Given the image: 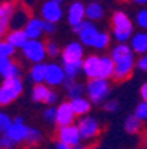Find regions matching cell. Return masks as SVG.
I'll return each instance as SVG.
<instances>
[{
	"label": "cell",
	"mask_w": 147,
	"mask_h": 149,
	"mask_svg": "<svg viewBox=\"0 0 147 149\" xmlns=\"http://www.w3.org/2000/svg\"><path fill=\"white\" fill-rule=\"evenodd\" d=\"M63 71L68 80H77L79 72H82V61L79 62H72V63H63Z\"/></svg>",
	"instance_id": "28"
},
{
	"label": "cell",
	"mask_w": 147,
	"mask_h": 149,
	"mask_svg": "<svg viewBox=\"0 0 147 149\" xmlns=\"http://www.w3.org/2000/svg\"><path fill=\"white\" fill-rule=\"evenodd\" d=\"M52 89L47 87V84H35L32 87V92H31V97L34 102H40V103H47V99H49V95H50Z\"/></svg>",
	"instance_id": "27"
},
{
	"label": "cell",
	"mask_w": 147,
	"mask_h": 149,
	"mask_svg": "<svg viewBox=\"0 0 147 149\" xmlns=\"http://www.w3.org/2000/svg\"><path fill=\"white\" fill-rule=\"evenodd\" d=\"M109 93H110L109 80L94 78V80H88L86 84V95H87V99L91 102V105L104 103L108 100Z\"/></svg>",
	"instance_id": "3"
},
{
	"label": "cell",
	"mask_w": 147,
	"mask_h": 149,
	"mask_svg": "<svg viewBox=\"0 0 147 149\" xmlns=\"http://www.w3.org/2000/svg\"><path fill=\"white\" fill-rule=\"evenodd\" d=\"M144 140H146V145H147V133H146V136H144Z\"/></svg>",
	"instance_id": "49"
},
{
	"label": "cell",
	"mask_w": 147,
	"mask_h": 149,
	"mask_svg": "<svg viewBox=\"0 0 147 149\" xmlns=\"http://www.w3.org/2000/svg\"><path fill=\"white\" fill-rule=\"evenodd\" d=\"M28 132H30V127L24 123V124H12L10 125V129L5 133V136L9 139V140H12L15 145H18V143H22V142H25L27 140V136H28Z\"/></svg>",
	"instance_id": "18"
},
{
	"label": "cell",
	"mask_w": 147,
	"mask_h": 149,
	"mask_svg": "<svg viewBox=\"0 0 147 149\" xmlns=\"http://www.w3.org/2000/svg\"><path fill=\"white\" fill-rule=\"evenodd\" d=\"M74 2H81V0H74Z\"/></svg>",
	"instance_id": "52"
},
{
	"label": "cell",
	"mask_w": 147,
	"mask_h": 149,
	"mask_svg": "<svg viewBox=\"0 0 147 149\" xmlns=\"http://www.w3.org/2000/svg\"><path fill=\"white\" fill-rule=\"evenodd\" d=\"M57 100V93L55 92V90H52L50 92V95H49V99H47V105L49 106H53V103Z\"/></svg>",
	"instance_id": "42"
},
{
	"label": "cell",
	"mask_w": 147,
	"mask_h": 149,
	"mask_svg": "<svg viewBox=\"0 0 147 149\" xmlns=\"http://www.w3.org/2000/svg\"><path fill=\"white\" fill-rule=\"evenodd\" d=\"M104 15V9L103 6L99 3V2H91L86 5V18L90 21V22H93V21H99L101 19Z\"/></svg>",
	"instance_id": "26"
},
{
	"label": "cell",
	"mask_w": 147,
	"mask_h": 149,
	"mask_svg": "<svg viewBox=\"0 0 147 149\" xmlns=\"http://www.w3.org/2000/svg\"><path fill=\"white\" fill-rule=\"evenodd\" d=\"M110 58L115 62V81H125L133 75L134 68L137 67V61L131 46L127 43H118L110 50Z\"/></svg>",
	"instance_id": "1"
},
{
	"label": "cell",
	"mask_w": 147,
	"mask_h": 149,
	"mask_svg": "<svg viewBox=\"0 0 147 149\" xmlns=\"http://www.w3.org/2000/svg\"><path fill=\"white\" fill-rule=\"evenodd\" d=\"M112 34L113 38L118 41V43H127L128 40H131L133 37V22L130 16L122 12V10H116L112 15Z\"/></svg>",
	"instance_id": "2"
},
{
	"label": "cell",
	"mask_w": 147,
	"mask_h": 149,
	"mask_svg": "<svg viewBox=\"0 0 147 149\" xmlns=\"http://www.w3.org/2000/svg\"><path fill=\"white\" fill-rule=\"evenodd\" d=\"M16 2L5 0L0 3V40L5 38L6 34L10 31V18L15 10Z\"/></svg>",
	"instance_id": "7"
},
{
	"label": "cell",
	"mask_w": 147,
	"mask_h": 149,
	"mask_svg": "<svg viewBox=\"0 0 147 149\" xmlns=\"http://www.w3.org/2000/svg\"><path fill=\"white\" fill-rule=\"evenodd\" d=\"M93 2H100V0H93Z\"/></svg>",
	"instance_id": "51"
},
{
	"label": "cell",
	"mask_w": 147,
	"mask_h": 149,
	"mask_svg": "<svg viewBox=\"0 0 147 149\" xmlns=\"http://www.w3.org/2000/svg\"><path fill=\"white\" fill-rule=\"evenodd\" d=\"M84 18H86V6H84V3L82 2H72L66 10L68 24L72 28H77L84 22Z\"/></svg>",
	"instance_id": "12"
},
{
	"label": "cell",
	"mask_w": 147,
	"mask_h": 149,
	"mask_svg": "<svg viewBox=\"0 0 147 149\" xmlns=\"http://www.w3.org/2000/svg\"><path fill=\"white\" fill-rule=\"evenodd\" d=\"M140 95H141V97H143V102H147V81L141 86V89H140Z\"/></svg>",
	"instance_id": "43"
},
{
	"label": "cell",
	"mask_w": 147,
	"mask_h": 149,
	"mask_svg": "<svg viewBox=\"0 0 147 149\" xmlns=\"http://www.w3.org/2000/svg\"><path fill=\"white\" fill-rule=\"evenodd\" d=\"M131 49L134 53L146 55L147 53V31H137L131 37Z\"/></svg>",
	"instance_id": "22"
},
{
	"label": "cell",
	"mask_w": 147,
	"mask_h": 149,
	"mask_svg": "<svg viewBox=\"0 0 147 149\" xmlns=\"http://www.w3.org/2000/svg\"><path fill=\"white\" fill-rule=\"evenodd\" d=\"M69 103H71V108L77 117H86V115H88V112L91 109V102L87 97H77V99L69 100Z\"/></svg>",
	"instance_id": "24"
},
{
	"label": "cell",
	"mask_w": 147,
	"mask_h": 149,
	"mask_svg": "<svg viewBox=\"0 0 147 149\" xmlns=\"http://www.w3.org/2000/svg\"><path fill=\"white\" fill-rule=\"evenodd\" d=\"M13 123L15 124H24V118L22 117H15L13 118Z\"/></svg>",
	"instance_id": "45"
},
{
	"label": "cell",
	"mask_w": 147,
	"mask_h": 149,
	"mask_svg": "<svg viewBox=\"0 0 147 149\" xmlns=\"http://www.w3.org/2000/svg\"><path fill=\"white\" fill-rule=\"evenodd\" d=\"M119 2H128V0H119Z\"/></svg>",
	"instance_id": "50"
},
{
	"label": "cell",
	"mask_w": 147,
	"mask_h": 149,
	"mask_svg": "<svg viewBox=\"0 0 147 149\" xmlns=\"http://www.w3.org/2000/svg\"><path fill=\"white\" fill-rule=\"evenodd\" d=\"M40 13H41V19L43 21H46V22H53V24H57L59 21L63 18L62 5L55 3L53 0H46V2L41 5Z\"/></svg>",
	"instance_id": "10"
},
{
	"label": "cell",
	"mask_w": 147,
	"mask_h": 149,
	"mask_svg": "<svg viewBox=\"0 0 147 149\" xmlns=\"http://www.w3.org/2000/svg\"><path fill=\"white\" fill-rule=\"evenodd\" d=\"M15 143L12 140H9L5 134L0 136V149H13Z\"/></svg>",
	"instance_id": "39"
},
{
	"label": "cell",
	"mask_w": 147,
	"mask_h": 149,
	"mask_svg": "<svg viewBox=\"0 0 147 149\" xmlns=\"http://www.w3.org/2000/svg\"><path fill=\"white\" fill-rule=\"evenodd\" d=\"M110 43V36L106 33V31H100L94 40V45L93 47L97 49V50H103V49H106Z\"/></svg>",
	"instance_id": "30"
},
{
	"label": "cell",
	"mask_w": 147,
	"mask_h": 149,
	"mask_svg": "<svg viewBox=\"0 0 147 149\" xmlns=\"http://www.w3.org/2000/svg\"><path fill=\"white\" fill-rule=\"evenodd\" d=\"M72 30L78 34L79 43L84 45V46H90V47H93L94 40H96L97 34L100 33V31L97 30V27H96L93 22H90V21H84L79 27L72 28Z\"/></svg>",
	"instance_id": "8"
},
{
	"label": "cell",
	"mask_w": 147,
	"mask_h": 149,
	"mask_svg": "<svg viewBox=\"0 0 147 149\" xmlns=\"http://www.w3.org/2000/svg\"><path fill=\"white\" fill-rule=\"evenodd\" d=\"M141 149H144V148H141Z\"/></svg>",
	"instance_id": "53"
},
{
	"label": "cell",
	"mask_w": 147,
	"mask_h": 149,
	"mask_svg": "<svg viewBox=\"0 0 147 149\" xmlns=\"http://www.w3.org/2000/svg\"><path fill=\"white\" fill-rule=\"evenodd\" d=\"M75 114L71 108V103L69 102H60L59 106H56V123L57 127H62V125H69V124H74L75 121Z\"/></svg>",
	"instance_id": "15"
},
{
	"label": "cell",
	"mask_w": 147,
	"mask_h": 149,
	"mask_svg": "<svg viewBox=\"0 0 147 149\" xmlns=\"http://www.w3.org/2000/svg\"><path fill=\"white\" fill-rule=\"evenodd\" d=\"M124 129H125V132L130 133V134H135L141 129V121L134 114L133 115H127V117H125V121H124Z\"/></svg>",
	"instance_id": "29"
},
{
	"label": "cell",
	"mask_w": 147,
	"mask_h": 149,
	"mask_svg": "<svg viewBox=\"0 0 147 149\" xmlns=\"http://www.w3.org/2000/svg\"><path fill=\"white\" fill-rule=\"evenodd\" d=\"M115 74V62L112 61L110 55L100 56V67H99V78L109 80L113 78Z\"/></svg>",
	"instance_id": "21"
},
{
	"label": "cell",
	"mask_w": 147,
	"mask_h": 149,
	"mask_svg": "<svg viewBox=\"0 0 147 149\" xmlns=\"http://www.w3.org/2000/svg\"><path fill=\"white\" fill-rule=\"evenodd\" d=\"M15 52H16V49L10 43H8L6 40H0V56L12 58L15 55Z\"/></svg>",
	"instance_id": "34"
},
{
	"label": "cell",
	"mask_w": 147,
	"mask_h": 149,
	"mask_svg": "<svg viewBox=\"0 0 147 149\" xmlns=\"http://www.w3.org/2000/svg\"><path fill=\"white\" fill-rule=\"evenodd\" d=\"M135 22L141 28V31H147V8H143L135 15Z\"/></svg>",
	"instance_id": "33"
},
{
	"label": "cell",
	"mask_w": 147,
	"mask_h": 149,
	"mask_svg": "<svg viewBox=\"0 0 147 149\" xmlns=\"http://www.w3.org/2000/svg\"><path fill=\"white\" fill-rule=\"evenodd\" d=\"M72 149H86L84 145H77V146H72Z\"/></svg>",
	"instance_id": "47"
},
{
	"label": "cell",
	"mask_w": 147,
	"mask_h": 149,
	"mask_svg": "<svg viewBox=\"0 0 147 149\" xmlns=\"http://www.w3.org/2000/svg\"><path fill=\"white\" fill-rule=\"evenodd\" d=\"M99 67H100V56L88 55L82 61V74L88 80L99 78Z\"/></svg>",
	"instance_id": "17"
},
{
	"label": "cell",
	"mask_w": 147,
	"mask_h": 149,
	"mask_svg": "<svg viewBox=\"0 0 147 149\" xmlns=\"http://www.w3.org/2000/svg\"><path fill=\"white\" fill-rule=\"evenodd\" d=\"M134 115H135L140 121H147V102H143V100H141V102L135 106Z\"/></svg>",
	"instance_id": "35"
},
{
	"label": "cell",
	"mask_w": 147,
	"mask_h": 149,
	"mask_svg": "<svg viewBox=\"0 0 147 149\" xmlns=\"http://www.w3.org/2000/svg\"><path fill=\"white\" fill-rule=\"evenodd\" d=\"M44 33L46 34H55L56 33V30H57V27H56V24H53V22H46L44 21Z\"/></svg>",
	"instance_id": "41"
},
{
	"label": "cell",
	"mask_w": 147,
	"mask_h": 149,
	"mask_svg": "<svg viewBox=\"0 0 147 149\" xmlns=\"http://www.w3.org/2000/svg\"><path fill=\"white\" fill-rule=\"evenodd\" d=\"M24 90L21 78H5L0 86V106H8L15 102Z\"/></svg>",
	"instance_id": "4"
},
{
	"label": "cell",
	"mask_w": 147,
	"mask_h": 149,
	"mask_svg": "<svg viewBox=\"0 0 147 149\" xmlns=\"http://www.w3.org/2000/svg\"><path fill=\"white\" fill-rule=\"evenodd\" d=\"M57 140L59 142H63L69 146H77V145H81V134H79V130L77 124H69V125H62V127H57Z\"/></svg>",
	"instance_id": "9"
},
{
	"label": "cell",
	"mask_w": 147,
	"mask_h": 149,
	"mask_svg": "<svg viewBox=\"0 0 147 149\" xmlns=\"http://www.w3.org/2000/svg\"><path fill=\"white\" fill-rule=\"evenodd\" d=\"M43 118L47 123H56V108H55V106H49L47 109H44Z\"/></svg>",
	"instance_id": "38"
},
{
	"label": "cell",
	"mask_w": 147,
	"mask_h": 149,
	"mask_svg": "<svg viewBox=\"0 0 147 149\" xmlns=\"http://www.w3.org/2000/svg\"><path fill=\"white\" fill-rule=\"evenodd\" d=\"M63 87L66 90V95L68 97L72 99H77V97H82L84 92H86V86H84L82 83H79L78 80H65L63 83Z\"/></svg>",
	"instance_id": "23"
},
{
	"label": "cell",
	"mask_w": 147,
	"mask_h": 149,
	"mask_svg": "<svg viewBox=\"0 0 147 149\" xmlns=\"http://www.w3.org/2000/svg\"><path fill=\"white\" fill-rule=\"evenodd\" d=\"M62 61L63 63H72L84 61V46L79 41H71L62 50Z\"/></svg>",
	"instance_id": "13"
},
{
	"label": "cell",
	"mask_w": 147,
	"mask_h": 149,
	"mask_svg": "<svg viewBox=\"0 0 147 149\" xmlns=\"http://www.w3.org/2000/svg\"><path fill=\"white\" fill-rule=\"evenodd\" d=\"M12 124H13V120L6 112H0V136L5 134L10 129Z\"/></svg>",
	"instance_id": "32"
},
{
	"label": "cell",
	"mask_w": 147,
	"mask_h": 149,
	"mask_svg": "<svg viewBox=\"0 0 147 149\" xmlns=\"http://www.w3.org/2000/svg\"><path fill=\"white\" fill-rule=\"evenodd\" d=\"M0 75L5 78H21V67L10 58L0 56Z\"/></svg>",
	"instance_id": "16"
},
{
	"label": "cell",
	"mask_w": 147,
	"mask_h": 149,
	"mask_svg": "<svg viewBox=\"0 0 147 149\" xmlns=\"http://www.w3.org/2000/svg\"><path fill=\"white\" fill-rule=\"evenodd\" d=\"M31 19L30 9L25 6V3H18L15 6V10L10 18V30H24L27 22Z\"/></svg>",
	"instance_id": "11"
},
{
	"label": "cell",
	"mask_w": 147,
	"mask_h": 149,
	"mask_svg": "<svg viewBox=\"0 0 147 149\" xmlns=\"http://www.w3.org/2000/svg\"><path fill=\"white\" fill-rule=\"evenodd\" d=\"M103 109L108 111V112H115V111L119 109V102L116 99H108L103 103Z\"/></svg>",
	"instance_id": "37"
},
{
	"label": "cell",
	"mask_w": 147,
	"mask_h": 149,
	"mask_svg": "<svg viewBox=\"0 0 147 149\" xmlns=\"http://www.w3.org/2000/svg\"><path fill=\"white\" fill-rule=\"evenodd\" d=\"M135 5H140V6H146L147 5V0H133Z\"/></svg>",
	"instance_id": "46"
},
{
	"label": "cell",
	"mask_w": 147,
	"mask_h": 149,
	"mask_svg": "<svg viewBox=\"0 0 147 149\" xmlns=\"http://www.w3.org/2000/svg\"><path fill=\"white\" fill-rule=\"evenodd\" d=\"M46 72H47V63H34L30 70V80L34 84H43L46 81Z\"/></svg>",
	"instance_id": "25"
},
{
	"label": "cell",
	"mask_w": 147,
	"mask_h": 149,
	"mask_svg": "<svg viewBox=\"0 0 147 149\" xmlns=\"http://www.w3.org/2000/svg\"><path fill=\"white\" fill-rule=\"evenodd\" d=\"M55 149H72V146H69V145H66V143H63V142L56 140V143H55Z\"/></svg>",
	"instance_id": "44"
},
{
	"label": "cell",
	"mask_w": 147,
	"mask_h": 149,
	"mask_svg": "<svg viewBox=\"0 0 147 149\" xmlns=\"http://www.w3.org/2000/svg\"><path fill=\"white\" fill-rule=\"evenodd\" d=\"M5 40L8 41V43H10L15 49H21V50H22L25 47V45L28 43L30 38L27 37V34H25L24 30H10L6 34Z\"/></svg>",
	"instance_id": "20"
},
{
	"label": "cell",
	"mask_w": 147,
	"mask_h": 149,
	"mask_svg": "<svg viewBox=\"0 0 147 149\" xmlns=\"http://www.w3.org/2000/svg\"><path fill=\"white\" fill-rule=\"evenodd\" d=\"M44 45H46V52H47V55L50 58H56L60 53V47H59V45L56 43L55 40H47Z\"/></svg>",
	"instance_id": "36"
},
{
	"label": "cell",
	"mask_w": 147,
	"mask_h": 149,
	"mask_svg": "<svg viewBox=\"0 0 147 149\" xmlns=\"http://www.w3.org/2000/svg\"><path fill=\"white\" fill-rule=\"evenodd\" d=\"M53 2L57 3V5H62V3H63V0H53Z\"/></svg>",
	"instance_id": "48"
},
{
	"label": "cell",
	"mask_w": 147,
	"mask_h": 149,
	"mask_svg": "<svg viewBox=\"0 0 147 149\" xmlns=\"http://www.w3.org/2000/svg\"><path fill=\"white\" fill-rule=\"evenodd\" d=\"M77 127L79 130V134H81V139L82 140H94L100 132H101V127H100V123L97 121V118L91 117V115H86V117H81L77 123Z\"/></svg>",
	"instance_id": "5"
},
{
	"label": "cell",
	"mask_w": 147,
	"mask_h": 149,
	"mask_svg": "<svg viewBox=\"0 0 147 149\" xmlns=\"http://www.w3.org/2000/svg\"><path fill=\"white\" fill-rule=\"evenodd\" d=\"M137 68L141 70V71H144V72H147V53H146V55H141V56L138 58V61H137Z\"/></svg>",
	"instance_id": "40"
},
{
	"label": "cell",
	"mask_w": 147,
	"mask_h": 149,
	"mask_svg": "<svg viewBox=\"0 0 147 149\" xmlns=\"http://www.w3.org/2000/svg\"><path fill=\"white\" fill-rule=\"evenodd\" d=\"M66 80L63 67H60L59 63L50 62L47 63V72H46V84L47 86H60Z\"/></svg>",
	"instance_id": "14"
},
{
	"label": "cell",
	"mask_w": 147,
	"mask_h": 149,
	"mask_svg": "<svg viewBox=\"0 0 147 149\" xmlns=\"http://www.w3.org/2000/svg\"><path fill=\"white\" fill-rule=\"evenodd\" d=\"M22 55L32 63H41L47 56L46 45L41 40H28V43L22 49Z\"/></svg>",
	"instance_id": "6"
},
{
	"label": "cell",
	"mask_w": 147,
	"mask_h": 149,
	"mask_svg": "<svg viewBox=\"0 0 147 149\" xmlns=\"http://www.w3.org/2000/svg\"><path fill=\"white\" fill-rule=\"evenodd\" d=\"M44 21L41 18H35L31 16V19L27 22V25L24 27V31L27 34V37L30 40H40V37L44 33Z\"/></svg>",
	"instance_id": "19"
},
{
	"label": "cell",
	"mask_w": 147,
	"mask_h": 149,
	"mask_svg": "<svg viewBox=\"0 0 147 149\" xmlns=\"http://www.w3.org/2000/svg\"><path fill=\"white\" fill-rule=\"evenodd\" d=\"M41 139H43V133L38 129H35V127H30V132H28L25 143L30 145V146H34V145H38L41 142Z\"/></svg>",
	"instance_id": "31"
}]
</instances>
